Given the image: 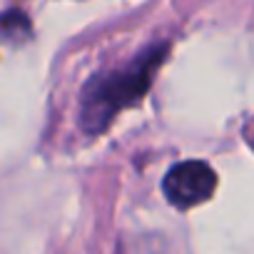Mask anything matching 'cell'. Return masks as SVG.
Segmentation results:
<instances>
[{
    "label": "cell",
    "mask_w": 254,
    "mask_h": 254,
    "mask_svg": "<svg viewBox=\"0 0 254 254\" xmlns=\"http://www.w3.org/2000/svg\"><path fill=\"white\" fill-rule=\"evenodd\" d=\"M217 187L214 170L202 160H185L167 170L162 180V192L177 209H192L204 204Z\"/></svg>",
    "instance_id": "cell-2"
},
{
    "label": "cell",
    "mask_w": 254,
    "mask_h": 254,
    "mask_svg": "<svg viewBox=\"0 0 254 254\" xmlns=\"http://www.w3.org/2000/svg\"><path fill=\"white\" fill-rule=\"evenodd\" d=\"M30 35V20L20 10L0 13V40H18Z\"/></svg>",
    "instance_id": "cell-3"
},
{
    "label": "cell",
    "mask_w": 254,
    "mask_h": 254,
    "mask_svg": "<svg viewBox=\"0 0 254 254\" xmlns=\"http://www.w3.org/2000/svg\"><path fill=\"white\" fill-rule=\"evenodd\" d=\"M165 58L167 45H150L142 55H137L127 65L95 75L85 85L80 100L82 130L90 135H100L112 125V120L120 112L137 105L147 95Z\"/></svg>",
    "instance_id": "cell-1"
}]
</instances>
